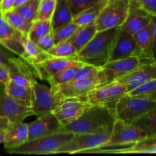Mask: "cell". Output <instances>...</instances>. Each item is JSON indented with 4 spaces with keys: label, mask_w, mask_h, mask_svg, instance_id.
Returning a JSON list of instances; mask_svg holds the SVG:
<instances>
[{
    "label": "cell",
    "mask_w": 156,
    "mask_h": 156,
    "mask_svg": "<svg viewBox=\"0 0 156 156\" xmlns=\"http://www.w3.org/2000/svg\"><path fill=\"white\" fill-rule=\"evenodd\" d=\"M91 106L85 96L65 98L52 113L64 126L76 121Z\"/></svg>",
    "instance_id": "10"
},
{
    "label": "cell",
    "mask_w": 156,
    "mask_h": 156,
    "mask_svg": "<svg viewBox=\"0 0 156 156\" xmlns=\"http://www.w3.org/2000/svg\"><path fill=\"white\" fill-rule=\"evenodd\" d=\"M137 2L149 15L156 17V0H137Z\"/></svg>",
    "instance_id": "39"
},
{
    "label": "cell",
    "mask_w": 156,
    "mask_h": 156,
    "mask_svg": "<svg viewBox=\"0 0 156 156\" xmlns=\"http://www.w3.org/2000/svg\"><path fill=\"white\" fill-rule=\"evenodd\" d=\"M84 64H85V62H83L82 64H79V65L73 66L69 67V68L66 69L59 72L56 74L53 75V76L47 79V81L49 82L50 86L52 87V88L57 86L59 85H61V84L66 83V82H70L74 78L75 74H76L78 69L80 66H83Z\"/></svg>",
    "instance_id": "32"
},
{
    "label": "cell",
    "mask_w": 156,
    "mask_h": 156,
    "mask_svg": "<svg viewBox=\"0 0 156 156\" xmlns=\"http://www.w3.org/2000/svg\"><path fill=\"white\" fill-rule=\"evenodd\" d=\"M27 126L28 140L53 135L59 132L62 127L59 120L53 113L38 117L35 121L27 123Z\"/></svg>",
    "instance_id": "16"
},
{
    "label": "cell",
    "mask_w": 156,
    "mask_h": 156,
    "mask_svg": "<svg viewBox=\"0 0 156 156\" xmlns=\"http://www.w3.org/2000/svg\"><path fill=\"white\" fill-rule=\"evenodd\" d=\"M15 0H0V14L5 15L14 9Z\"/></svg>",
    "instance_id": "43"
},
{
    "label": "cell",
    "mask_w": 156,
    "mask_h": 156,
    "mask_svg": "<svg viewBox=\"0 0 156 156\" xmlns=\"http://www.w3.org/2000/svg\"><path fill=\"white\" fill-rule=\"evenodd\" d=\"M97 32L98 30L95 25V21H91L85 25L79 26L77 30L72 35L71 37L68 40V41L74 45L79 53L94 37Z\"/></svg>",
    "instance_id": "23"
},
{
    "label": "cell",
    "mask_w": 156,
    "mask_h": 156,
    "mask_svg": "<svg viewBox=\"0 0 156 156\" xmlns=\"http://www.w3.org/2000/svg\"><path fill=\"white\" fill-rule=\"evenodd\" d=\"M135 56L144 57L133 36L118 27L111 47L109 61Z\"/></svg>",
    "instance_id": "12"
},
{
    "label": "cell",
    "mask_w": 156,
    "mask_h": 156,
    "mask_svg": "<svg viewBox=\"0 0 156 156\" xmlns=\"http://www.w3.org/2000/svg\"><path fill=\"white\" fill-rule=\"evenodd\" d=\"M79 27V25L73 22V21L72 22L69 23V24L58 27L56 30H52L53 41H54V45L68 41Z\"/></svg>",
    "instance_id": "35"
},
{
    "label": "cell",
    "mask_w": 156,
    "mask_h": 156,
    "mask_svg": "<svg viewBox=\"0 0 156 156\" xmlns=\"http://www.w3.org/2000/svg\"><path fill=\"white\" fill-rule=\"evenodd\" d=\"M74 134L72 133L58 132L50 136L28 140L24 144L8 149L10 154L22 155H49L56 154L57 149L73 138Z\"/></svg>",
    "instance_id": "3"
},
{
    "label": "cell",
    "mask_w": 156,
    "mask_h": 156,
    "mask_svg": "<svg viewBox=\"0 0 156 156\" xmlns=\"http://www.w3.org/2000/svg\"><path fill=\"white\" fill-rule=\"evenodd\" d=\"M56 0H41L38 7V20H51L56 8Z\"/></svg>",
    "instance_id": "36"
},
{
    "label": "cell",
    "mask_w": 156,
    "mask_h": 156,
    "mask_svg": "<svg viewBox=\"0 0 156 156\" xmlns=\"http://www.w3.org/2000/svg\"><path fill=\"white\" fill-rule=\"evenodd\" d=\"M115 120L114 105H91L76 121L62 126L59 132L93 133L112 126Z\"/></svg>",
    "instance_id": "1"
},
{
    "label": "cell",
    "mask_w": 156,
    "mask_h": 156,
    "mask_svg": "<svg viewBox=\"0 0 156 156\" xmlns=\"http://www.w3.org/2000/svg\"><path fill=\"white\" fill-rule=\"evenodd\" d=\"M150 23V15L141 7L137 0H130L129 15L125 22L120 27L131 35H133Z\"/></svg>",
    "instance_id": "19"
},
{
    "label": "cell",
    "mask_w": 156,
    "mask_h": 156,
    "mask_svg": "<svg viewBox=\"0 0 156 156\" xmlns=\"http://www.w3.org/2000/svg\"><path fill=\"white\" fill-rule=\"evenodd\" d=\"M73 18L85 9L94 5L101 0H66Z\"/></svg>",
    "instance_id": "37"
},
{
    "label": "cell",
    "mask_w": 156,
    "mask_h": 156,
    "mask_svg": "<svg viewBox=\"0 0 156 156\" xmlns=\"http://www.w3.org/2000/svg\"><path fill=\"white\" fill-rule=\"evenodd\" d=\"M151 26H152V59L156 62V17L151 16Z\"/></svg>",
    "instance_id": "41"
},
{
    "label": "cell",
    "mask_w": 156,
    "mask_h": 156,
    "mask_svg": "<svg viewBox=\"0 0 156 156\" xmlns=\"http://www.w3.org/2000/svg\"><path fill=\"white\" fill-rule=\"evenodd\" d=\"M52 30L51 20H35L29 30L27 38L36 44L41 37Z\"/></svg>",
    "instance_id": "30"
},
{
    "label": "cell",
    "mask_w": 156,
    "mask_h": 156,
    "mask_svg": "<svg viewBox=\"0 0 156 156\" xmlns=\"http://www.w3.org/2000/svg\"><path fill=\"white\" fill-rule=\"evenodd\" d=\"M9 123H10V121L8 119L0 117V130L5 129L8 127Z\"/></svg>",
    "instance_id": "44"
},
{
    "label": "cell",
    "mask_w": 156,
    "mask_h": 156,
    "mask_svg": "<svg viewBox=\"0 0 156 156\" xmlns=\"http://www.w3.org/2000/svg\"><path fill=\"white\" fill-rule=\"evenodd\" d=\"M2 16L15 30L19 32L24 37L27 38L29 30L33 22H30L26 20L14 10L7 12Z\"/></svg>",
    "instance_id": "27"
},
{
    "label": "cell",
    "mask_w": 156,
    "mask_h": 156,
    "mask_svg": "<svg viewBox=\"0 0 156 156\" xmlns=\"http://www.w3.org/2000/svg\"><path fill=\"white\" fill-rule=\"evenodd\" d=\"M118 27L100 30L78 53V59L101 67L109 61L111 47Z\"/></svg>",
    "instance_id": "2"
},
{
    "label": "cell",
    "mask_w": 156,
    "mask_h": 156,
    "mask_svg": "<svg viewBox=\"0 0 156 156\" xmlns=\"http://www.w3.org/2000/svg\"><path fill=\"white\" fill-rule=\"evenodd\" d=\"M36 44L41 50L48 53L49 50L54 46V41H53V36L52 30L50 32H49L48 34L44 35V36L41 37Z\"/></svg>",
    "instance_id": "38"
},
{
    "label": "cell",
    "mask_w": 156,
    "mask_h": 156,
    "mask_svg": "<svg viewBox=\"0 0 156 156\" xmlns=\"http://www.w3.org/2000/svg\"><path fill=\"white\" fill-rule=\"evenodd\" d=\"M33 96L30 109L34 115L41 117L50 114L65 98L59 91L51 87L35 82L32 85Z\"/></svg>",
    "instance_id": "7"
},
{
    "label": "cell",
    "mask_w": 156,
    "mask_h": 156,
    "mask_svg": "<svg viewBox=\"0 0 156 156\" xmlns=\"http://www.w3.org/2000/svg\"><path fill=\"white\" fill-rule=\"evenodd\" d=\"M40 2L41 0H27L24 4L15 8L12 10L16 12L30 22H33L37 20Z\"/></svg>",
    "instance_id": "34"
},
{
    "label": "cell",
    "mask_w": 156,
    "mask_h": 156,
    "mask_svg": "<svg viewBox=\"0 0 156 156\" xmlns=\"http://www.w3.org/2000/svg\"><path fill=\"white\" fill-rule=\"evenodd\" d=\"M98 152H107V153H156V134L148 136L143 140L129 146L126 148H100L95 151Z\"/></svg>",
    "instance_id": "21"
},
{
    "label": "cell",
    "mask_w": 156,
    "mask_h": 156,
    "mask_svg": "<svg viewBox=\"0 0 156 156\" xmlns=\"http://www.w3.org/2000/svg\"><path fill=\"white\" fill-rule=\"evenodd\" d=\"M6 93L15 99L17 102L23 106L30 108L31 106L33 90L32 87H26L18 85L12 81H9V83L4 87Z\"/></svg>",
    "instance_id": "24"
},
{
    "label": "cell",
    "mask_w": 156,
    "mask_h": 156,
    "mask_svg": "<svg viewBox=\"0 0 156 156\" xmlns=\"http://www.w3.org/2000/svg\"><path fill=\"white\" fill-rule=\"evenodd\" d=\"M101 85H103V82L99 74L92 77L72 80L66 83L53 87V88L59 91L64 98L84 97L90 91Z\"/></svg>",
    "instance_id": "13"
},
{
    "label": "cell",
    "mask_w": 156,
    "mask_h": 156,
    "mask_svg": "<svg viewBox=\"0 0 156 156\" xmlns=\"http://www.w3.org/2000/svg\"><path fill=\"white\" fill-rule=\"evenodd\" d=\"M34 115L30 108L23 106L6 93L0 86V117L10 122H23L27 117Z\"/></svg>",
    "instance_id": "14"
},
{
    "label": "cell",
    "mask_w": 156,
    "mask_h": 156,
    "mask_svg": "<svg viewBox=\"0 0 156 156\" xmlns=\"http://www.w3.org/2000/svg\"><path fill=\"white\" fill-rule=\"evenodd\" d=\"M146 136H148L147 133L141 128L132 123H126L123 120L116 119L109 139L101 147L131 146Z\"/></svg>",
    "instance_id": "8"
},
{
    "label": "cell",
    "mask_w": 156,
    "mask_h": 156,
    "mask_svg": "<svg viewBox=\"0 0 156 156\" xmlns=\"http://www.w3.org/2000/svg\"><path fill=\"white\" fill-rule=\"evenodd\" d=\"M107 1L108 0H101L94 4V5L84 10L73 18V22L77 24L78 25L82 26L88 24L91 21H94L106 5Z\"/></svg>",
    "instance_id": "28"
},
{
    "label": "cell",
    "mask_w": 156,
    "mask_h": 156,
    "mask_svg": "<svg viewBox=\"0 0 156 156\" xmlns=\"http://www.w3.org/2000/svg\"><path fill=\"white\" fill-rule=\"evenodd\" d=\"M10 81L9 70L7 66L0 63V86L5 87Z\"/></svg>",
    "instance_id": "42"
},
{
    "label": "cell",
    "mask_w": 156,
    "mask_h": 156,
    "mask_svg": "<svg viewBox=\"0 0 156 156\" xmlns=\"http://www.w3.org/2000/svg\"><path fill=\"white\" fill-rule=\"evenodd\" d=\"M155 105L156 101L126 94L114 103V115L116 119L126 123H133L147 114Z\"/></svg>",
    "instance_id": "5"
},
{
    "label": "cell",
    "mask_w": 156,
    "mask_h": 156,
    "mask_svg": "<svg viewBox=\"0 0 156 156\" xmlns=\"http://www.w3.org/2000/svg\"><path fill=\"white\" fill-rule=\"evenodd\" d=\"M82 63H83V62L73 58L49 56L46 60L35 67V75L39 76L41 79L47 80L59 72L73 66Z\"/></svg>",
    "instance_id": "17"
},
{
    "label": "cell",
    "mask_w": 156,
    "mask_h": 156,
    "mask_svg": "<svg viewBox=\"0 0 156 156\" xmlns=\"http://www.w3.org/2000/svg\"><path fill=\"white\" fill-rule=\"evenodd\" d=\"M0 38L2 45L16 56L22 58L24 36L13 28L0 14Z\"/></svg>",
    "instance_id": "18"
},
{
    "label": "cell",
    "mask_w": 156,
    "mask_h": 156,
    "mask_svg": "<svg viewBox=\"0 0 156 156\" xmlns=\"http://www.w3.org/2000/svg\"><path fill=\"white\" fill-rule=\"evenodd\" d=\"M28 140V126L24 122H10L5 129L4 147L6 150L18 147Z\"/></svg>",
    "instance_id": "20"
},
{
    "label": "cell",
    "mask_w": 156,
    "mask_h": 156,
    "mask_svg": "<svg viewBox=\"0 0 156 156\" xmlns=\"http://www.w3.org/2000/svg\"><path fill=\"white\" fill-rule=\"evenodd\" d=\"M112 126L93 133H76L73 138L62 144L56 154L88 153L90 151L104 146L109 139Z\"/></svg>",
    "instance_id": "4"
},
{
    "label": "cell",
    "mask_w": 156,
    "mask_h": 156,
    "mask_svg": "<svg viewBox=\"0 0 156 156\" xmlns=\"http://www.w3.org/2000/svg\"><path fill=\"white\" fill-rule=\"evenodd\" d=\"M4 136H5V129L0 130V143H3L4 141Z\"/></svg>",
    "instance_id": "46"
},
{
    "label": "cell",
    "mask_w": 156,
    "mask_h": 156,
    "mask_svg": "<svg viewBox=\"0 0 156 156\" xmlns=\"http://www.w3.org/2000/svg\"><path fill=\"white\" fill-rule=\"evenodd\" d=\"M140 47L143 56L149 60H153L152 54V26L151 23L133 35ZM154 61V60H153Z\"/></svg>",
    "instance_id": "26"
},
{
    "label": "cell",
    "mask_w": 156,
    "mask_h": 156,
    "mask_svg": "<svg viewBox=\"0 0 156 156\" xmlns=\"http://www.w3.org/2000/svg\"><path fill=\"white\" fill-rule=\"evenodd\" d=\"M73 21V17L66 0H56V8L51 18L52 30L69 24Z\"/></svg>",
    "instance_id": "25"
},
{
    "label": "cell",
    "mask_w": 156,
    "mask_h": 156,
    "mask_svg": "<svg viewBox=\"0 0 156 156\" xmlns=\"http://www.w3.org/2000/svg\"><path fill=\"white\" fill-rule=\"evenodd\" d=\"M129 95L156 101V79L146 82L127 92Z\"/></svg>",
    "instance_id": "29"
},
{
    "label": "cell",
    "mask_w": 156,
    "mask_h": 156,
    "mask_svg": "<svg viewBox=\"0 0 156 156\" xmlns=\"http://www.w3.org/2000/svg\"><path fill=\"white\" fill-rule=\"evenodd\" d=\"M143 56H129L117 60L108 61L101 67L100 76L103 85L114 82L119 78L129 74L145 62H151Z\"/></svg>",
    "instance_id": "9"
},
{
    "label": "cell",
    "mask_w": 156,
    "mask_h": 156,
    "mask_svg": "<svg viewBox=\"0 0 156 156\" xmlns=\"http://www.w3.org/2000/svg\"><path fill=\"white\" fill-rule=\"evenodd\" d=\"M15 56H16V55L8 50L4 47H0V63L7 66L8 68H9L11 65L10 59Z\"/></svg>",
    "instance_id": "40"
},
{
    "label": "cell",
    "mask_w": 156,
    "mask_h": 156,
    "mask_svg": "<svg viewBox=\"0 0 156 156\" xmlns=\"http://www.w3.org/2000/svg\"><path fill=\"white\" fill-rule=\"evenodd\" d=\"M22 58L34 69L35 73V67L49 57L48 53L41 50L37 44L30 41L28 38H24L23 41Z\"/></svg>",
    "instance_id": "22"
},
{
    "label": "cell",
    "mask_w": 156,
    "mask_h": 156,
    "mask_svg": "<svg viewBox=\"0 0 156 156\" xmlns=\"http://www.w3.org/2000/svg\"><path fill=\"white\" fill-rule=\"evenodd\" d=\"M0 45H2V40H1V38H0Z\"/></svg>",
    "instance_id": "47"
},
{
    "label": "cell",
    "mask_w": 156,
    "mask_h": 156,
    "mask_svg": "<svg viewBox=\"0 0 156 156\" xmlns=\"http://www.w3.org/2000/svg\"><path fill=\"white\" fill-rule=\"evenodd\" d=\"M132 124L141 128L147 133L148 136L156 134V105L140 119L134 121Z\"/></svg>",
    "instance_id": "31"
},
{
    "label": "cell",
    "mask_w": 156,
    "mask_h": 156,
    "mask_svg": "<svg viewBox=\"0 0 156 156\" xmlns=\"http://www.w3.org/2000/svg\"><path fill=\"white\" fill-rule=\"evenodd\" d=\"M127 92L126 85L114 81L91 90L85 95V98L91 105H114L117 100Z\"/></svg>",
    "instance_id": "11"
},
{
    "label": "cell",
    "mask_w": 156,
    "mask_h": 156,
    "mask_svg": "<svg viewBox=\"0 0 156 156\" xmlns=\"http://www.w3.org/2000/svg\"><path fill=\"white\" fill-rule=\"evenodd\" d=\"M130 0H108L95 20L98 31L120 27L129 12Z\"/></svg>",
    "instance_id": "6"
},
{
    "label": "cell",
    "mask_w": 156,
    "mask_h": 156,
    "mask_svg": "<svg viewBox=\"0 0 156 156\" xmlns=\"http://www.w3.org/2000/svg\"><path fill=\"white\" fill-rule=\"evenodd\" d=\"M48 54L50 56L58 57L73 58L78 59V51L74 45L68 41L53 46L48 51Z\"/></svg>",
    "instance_id": "33"
},
{
    "label": "cell",
    "mask_w": 156,
    "mask_h": 156,
    "mask_svg": "<svg viewBox=\"0 0 156 156\" xmlns=\"http://www.w3.org/2000/svg\"><path fill=\"white\" fill-rule=\"evenodd\" d=\"M156 79V62H145L129 74L117 79V82L126 86L128 92L146 82Z\"/></svg>",
    "instance_id": "15"
},
{
    "label": "cell",
    "mask_w": 156,
    "mask_h": 156,
    "mask_svg": "<svg viewBox=\"0 0 156 156\" xmlns=\"http://www.w3.org/2000/svg\"><path fill=\"white\" fill-rule=\"evenodd\" d=\"M27 0H15V5H14V9L18 6L21 5L22 4H24V2H26Z\"/></svg>",
    "instance_id": "45"
}]
</instances>
